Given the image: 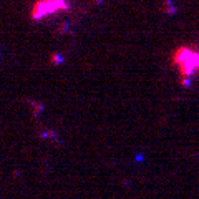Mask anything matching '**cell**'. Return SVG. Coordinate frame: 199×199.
Returning a JSON list of instances; mask_svg holds the SVG:
<instances>
[{"label": "cell", "instance_id": "cell-3", "mask_svg": "<svg viewBox=\"0 0 199 199\" xmlns=\"http://www.w3.org/2000/svg\"><path fill=\"white\" fill-rule=\"evenodd\" d=\"M62 60H63V58H62V55H53V56H51V63L58 65V63H62Z\"/></svg>", "mask_w": 199, "mask_h": 199}, {"label": "cell", "instance_id": "cell-1", "mask_svg": "<svg viewBox=\"0 0 199 199\" xmlns=\"http://www.w3.org/2000/svg\"><path fill=\"white\" fill-rule=\"evenodd\" d=\"M58 12L55 7V4H53V0H38L37 4L33 5V9H32V18L33 20H40V18L47 17V15H50V13H55Z\"/></svg>", "mask_w": 199, "mask_h": 199}, {"label": "cell", "instance_id": "cell-2", "mask_svg": "<svg viewBox=\"0 0 199 199\" xmlns=\"http://www.w3.org/2000/svg\"><path fill=\"white\" fill-rule=\"evenodd\" d=\"M53 4H55V7H56V10H68L70 9V5L65 2V0H53Z\"/></svg>", "mask_w": 199, "mask_h": 199}]
</instances>
